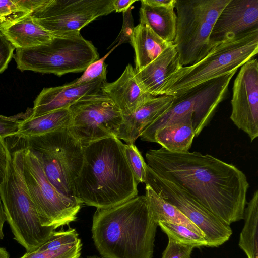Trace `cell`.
Returning <instances> with one entry per match:
<instances>
[{"label": "cell", "instance_id": "cell-4", "mask_svg": "<svg viewBox=\"0 0 258 258\" xmlns=\"http://www.w3.org/2000/svg\"><path fill=\"white\" fill-rule=\"evenodd\" d=\"M258 53V30L216 45L200 61L182 67L166 79L162 95L177 98L197 86L237 71Z\"/></svg>", "mask_w": 258, "mask_h": 258}, {"label": "cell", "instance_id": "cell-13", "mask_svg": "<svg viewBox=\"0 0 258 258\" xmlns=\"http://www.w3.org/2000/svg\"><path fill=\"white\" fill-rule=\"evenodd\" d=\"M177 23L173 42L183 67L193 65L204 58L213 48L210 36L213 27L196 10L192 0H176Z\"/></svg>", "mask_w": 258, "mask_h": 258}, {"label": "cell", "instance_id": "cell-42", "mask_svg": "<svg viewBox=\"0 0 258 258\" xmlns=\"http://www.w3.org/2000/svg\"><path fill=\"white\" fill-rule=\"evenodd\" d=\"M6 221V217L0 194V240L3 239L4 236L3 230V226Z\"/></svg>", "mask_w": 258, "mask_h": 258}, {"label": "cell", "instance_id": "cell-35", "mask_svg": "<svg viewBox=\"0 0 258 258\" xmlns=\"http://www.w3.org/2000/svg\"><path fill=\"white\" fill-rule=\"evenodd\" d=\"M24 14L16 0H0V23Z\"/></svg>", "mask_w": 258, "mask_h": 258}, {"label": "cell", "instance_id": "cell-11", "mask_svg": "<svg viewBox=\"0 0 258 258\" xmlns=\"http://www.w3.org/2000/svg\"><path fill=\"white\" fill-rule=\"evenodd\" d=\"M69 109L72 122L68 128L83 146L104 138H117L122 114L103 92L82 98Z\"/></svg>", "mask_w": 258, "mask_h": 258}, {"label": "cell", "instance_id": "cell-7", "mask_svg": "<svg viewBox=\"0 0 258 258\" xmlns=\"http://www.w3.org/2000/svg\"><path fill=\"white\" fill-rule=\"evenodd\" d=\"M236 71L200 84L174 98L170 107L144 130L141 139L153 142L158 130L186 114L192 115L195 137H198L210 122L219 104L226 98L229 84Z\"/></svg>", "mask_w": 258, "mask_h": 258}, {"label": "cell", "instance_id": "cell-34", "mask_svg": "<svg viewBox=\"0 0 258 258\" xmlns=\"http://www.w3.org/2000/svg\"><path fill=\"white\" fill-rule=\"evenodd\" d=\"M194 247L177 242L168 238V244L162 258H190Z\"/></svg>", "mask_w": 258, "mask_h": 258}, {"label": "cell", "instance_id": "cell-1", "mask_svg": "<svg viewBox=\"0 0 258 258\" xmlns=\"http://www.w3.org/2000/svg\"><path fill=\"white\" fill-rule=\"evenodd\" d=\"M145 156L156 174L181 186L222 221L230 226L243 219L249 185L234 165L208 154L173 153L162 147Z\"/></svg>", "mask_w": 258, "mask_h": 258}, {"label": "cell", "instance_id": "cell-18", "mask_svg": "<svg viewBox=\"0 0 258 258\" xmlns=\"http://www.w3.org/2000/svg\"><path fill=\"white\" fill-rule=\"evenodd\" d=\"M174 99L165 94L153 96L132 114L122 115L117 138L134 144L144 130L170 107Z\"/></svg>", "mask_w": 258, "mask_h": 258}, {"label": "cell", "instance_id": "cell-25", "mask_svg": "<svg viewBox=\"0 0 258 258\" xmlns=\"http://www.w3.org/2000/svg\"><path fill=\"white\" fill-rule=\"evenodd\" d=\"M145 191V196L152 217L157 224L165 222L183 225L205 237L203 232L178 209L159 196L149 185H146Z\"/></svg>", "mask_w": 258, "mask_h": 258}, {"label": "cell", "instance_id": "cell-12", "mask_svg": "<svg viewBox=\"0 0 258 258\" xmlns=\"http://www.w3.org/2000/svg\"><path fill=\"white\" fill-rule=\"evenodd\" d=\"M23 148L11 153L0 194L9 225L24 229L34 225L39 215L23 175Z\"/></svg>", "mask_w": 258, "mask_h": 258}, {"label": "cell", "instance_id": "cell-26", "mask_svg": "<svg viewBox=\"0 0 258 258\" xmlns=\"http://www.w3.org/2000/svg\"><path fill=\"white\" fill-rule=\"evenodd\" d=\"M244 224L238 245L247 258H258V191L256 190L244 211Z\"/></svg>", "mask_w": 258, "mask_h": 258}, {"label": "cell", "instance_id": "cell-40", "mask_svg": "<svg viewBox=\"0 0 258 258\" xmlns=\"http://www.w3.org/2000/svg\"><path fill=\"white\" fill-rule=\"evenodd\" d=\"M136 0H113V5L116 12H124L127 11Z\"/></svg>", "mask_w": 258, "mask_h": 258}, {"label": "cell", "instance_id": "cell-29", "mask_svg": "<svg viewBox=\"0 0 258 258\" xmlns=\"http://www.w3.org/2000/svg\"><path fill=\"white\" fill-rule=\"evenodd\" d=\"M230 0H192L196 10L212 27Z\"/></svg>", "mask_w": 258, "mask_h": 258}, {"label": "cell", "instance_id": "cell-27", "mask_svg": "<svg viewBox=\"0 0 258 258\" xmlns=\"http://www.w3.org/2000/svg\"><path fill=\"white\" fill-rule=\"evenodd\" d=\"M158 225L167 235L168 238L177 242L192 246L194 248L207 247V242L204 236L184 226L165 222H159Z\"/></svg>", "mask_w": 258, "mask_h": 258}, {"label": "cell", "instance_id": "cell-36", "mask_svg": "<svg viewBox=\"0 0 258 258\" xmlns=\"http://www.w3.org/2000/svg\"><path fill=\"white\" fill-rule=\"evenodd\" d=\"M16 116L7 117L0 114V138L15 136L21 122Z\"/></svg>", "mask_w": 258, "mask_h": 258}, {"label": "cell", "instance_id": "cell-10", "mask_svg": "<svg viewBox=\"0 0 258 258\" xmlns=\"http://www.w3.org/2000/svg\"><path fill=\"white\" fill-rule=\"evenodd\" d=\"M145 183L178 209L203 232L207 247H219L230 238L232 231L229 225L203 207L181 186L158 175L147 164Z\"/></svg>", "mask_w": 258, "mask_h": 258}, {"label": "cell", "instance_id": "cell-44", "mask_svg": "<svg viewBox=\"0 0 258 258\" xmlns=\"http://www.w3.org/2000/svg\"><path fill=\"white\" fill-rule=\"evenodd\" d=\"M87 258H100L97 256H88Z\"/></svg>", "mask_w": 258, "mask_h": 258}, {"label": "cell", "instance_id": "cell-14", "mask_svg": "<svg viewBox=\"0 0 258 258\" xmlns=\"http://www.w3.org/2000/svg\"><path fill=\"white\" fill-rule=\"evenodd\" d=\"M231 104V120L252 142L258 137L257 58H252L241 67L234 81Z\"/></svg>", "mask_w": 258, "mask_h": 258}, {"label": "cell", "instance_id": "cell-16", "mask_svg": "<svg viewBox=\"0 0 258 258\" xmlns=\"http://www.w3.org/2000/svg\"><path fill=\"white\" fill-rule=\"evenodd\" d=\"M106 74L90 82L75 84L72 82L57 87L44 88L34 101L30 117H36L50 112L69 108L78 100L102 92Z\"/></svg>", "mask_w": 258, "mask_h": 258}, {"label": "cell", "instance_id": "cell-33", "mask_svg": "<svg viewBox=\"0 0 258 258\" xmlns=\"http://www.w3.org/2000/svg\"><path fill=\"white\" fill-rule=\"evenodd\" d=\"M132 9V7H130L127 11L123 13V23L121 30L116 39L108 49L116 45V43L118 46L124 43H131L135 29Z\"/></svg>", "mask_w": 258, "mask_h": 258}, {"label": "cell", "instance_id": "cell-30", "mask_svg": "<svg viewBox=\"0 0 258 258\" xmlns=\"http://www.w3.org/2000/svg\"><path fill=\"white\" fill-rule=\"evenodd\" d=\"M81 239L77 242L56 250L26 252L20 258H79L82 249Z\"/></svg>", "mask_w": 258, "mask_h": 258}, {"label": "cell", "instance_id": "cell-38", "mask_svg": "<svg viewBox=\"0 0 258 258\" xmlns=\"http://www.w3.org/2000/svg\"><path fill=\"white\" fill-rule=\"evenodd\" d=\"M10 154L4 139L0 138V185L6 176Z\"/></svg>", "mask_w": 258, "mask_h": 258}, {"label": "cell", "instance_id": "cell-5", "mask_svg": "<svg viewBox=\"0 0 258 258\" xmlns=\"http://www.w3.org/2000/svg\"><path fill=\"white\" fill-rule=\"evenodd\" d=\"M99 57L95 46L80 33L53 36L49 41L34 47L16 49L13 57L21 71L59 76L85 71Z\"/></svg>", "mask_w": 258, "mask_h": 258}, {"label": "cell", "instance_id": "cell-39", "mask_svg": "<svg viewBox=\"0 0 258 258\" xmlns=\"http://www.w3.org/2000/svg\"><path fill=\"white\" fill-rule=\"evenodd\" d=\"M46 0H16L22 11L25 13H31L42 6Z\"/></svg>", "mask_w": 258, "mask_h": 258}, {"label": "cell", "instance_id": "cell-9", "mask_svg": "<svg viewBox=\"0 0 258 258\" xmlns=\"http://www.w3.org/2000/svg\"><path fill=\"white\" fill-rule=\"evenodd\" d=\"M113 0H46L30 13L53 36L78 34L96 18L114 11Z\"/></svg>", "mask_w": 258, "mask_h": 258}, {"label": "cell", "instance_id": "cell-41", "mask_svg": "<svg viewBox=\"0 0 258 258\" xmlns=\"http://www.w3.org/2000/svg\"><path fill=\"white\" fill-rule=\"evenodd\" d=\"M146 4L153 6H175L176 0H143Z\"/></svg>", "mask_w": 258, "mask_h": 258}, {"label": "cell", "instance_id": "cell-24", "mask_svg": "<svg viewBox=\"0 0 258 258\" xmlns=\"http://www.w3.org/2000/svg\"><path fill=\"white\" fill-rule=\"evenodd\" d=\"M30 115L21 120L15 136L23 139L39 136L68 128L72 122V115L69 108L55 110L33 118L29 117Z\"/></svg>", "mask_w": 258, "mask_h": 258}, {"label": "cell", "instance_id": "cell-28", "mask_svg": "<svg viewBox=\"0 0 258 258\" xmlns=\"http://www.w3.org/2000/svg\"><path fill=\"white\" fill-rule=\"evenodd\" d=\"M123 149L137 184L138 185L140 183H145L146 177L147 163L141 152L134 144H124Z\"/></svg>", "mask_w": 258, "mask_h": 258}, {"label": "cell", "instance_id": "cell-6", "mask_svg": "<svg viewBox=\"0 0 258 258\" xmlns=\"http://www.w3.org/2000/svg\"><path fill=\"white\" fill-rule=\"evenodd\" d=\"M23 139L26 147L39 157L51 184L63 196L77 199L75 181L83 165L84 151L82 145L69 128Z\"/></svg>", "mask_w": 258, "mask_h": 258}, {"label": "cell", "instance_id": "cell-21", "mask_svg": "<svg viewBox=\"0 0 258 258\" xmlns=\"http://www.w3.org/2000/svg\"><path fill=\"white\" fill-rule=\"evenodd\" d=\"M192 118L186 114L168 122L155 132L153 142L171 152H188L195 137Z\"/></svg>", "mask_w": 258, "mask_h": 258}, {"label": "cell", "instance_id": "cell-43", "mask_svg": "<svg viewBox=\"0 0 258 258\" xmlns=\"http://www.w3.org/2000/svg\"><path fill=\"white\" fill-rule=\"evenodd\" d=\"M9 253L3 247H0V258H9Z\"/></svg>", "mask_w": 258, "mask_h": 258}, {"label": "cell", "instance_id": "cell-22", "mask_svg": "<svg viewBox=\"0 0 258 258\" xmlns=\"http://www.w3.org/2000/svg\"><path fill=\"white\" fill-rule=\"evenodd\" d=\"M172 43L162 39L146 22L140 19V23L135 27L131 42L135 54V71L144 68Z\"/></svg>", "mask_w": 258, "mask_h": 258}, {"label": "cell", "instance_id": "cell-2", "mask_svg": "<svg viewBox=\"0 0 258 258\" xmlns=\"http://www.w3.org/2000/svg\"><path fill=\"white\" fill-rule=\"evenodd\" d=\"M123 145L111 137L83 146V163L75 181V197L81 204L106 209L138 196Z\"/></svg>", "mask_w": 258, "mask_h": 258}, {"label": "cell", "instance_id": "cell-23", "mask_svg": "<svg viewBox=\"0 0 258 258\" xmlns=\"http://www.w3.org/2000/svg\"><path fill=\"white\" fill-rule=\"evenodd\" d=\"M140 19L146 22L163 40L173 43L176 35L175 6H153L141 1Z\"/></svg>", "mask_w": 258, "mask_h": 258}, {"label": "cell", "instance_id": "cell-15", "mask_svg": "<svg viewBox=\"0 0 258 258\" xmlns=\"http://www.w3.org/2000/svg\"><path fill=\"white\" fill-rule=\"evenodd\" d=\"M258 30V0H230L213 27L212 47L249 31Z\"/></svg>", "mask_w": 258, "mask_h": 258}, {"label": "cell", "instance_id": "cell-31", "mask_svg": "<svg viewBox=\"0 0 258 258\" xmlns=\"http://www.w3.org/2000/svg\"><path fill=\"white\" fill-rule=\"evenodd\" d=\"M80 239L76 229L69 227V229L65 231H54L49 239L37 250H56L73 244Z\"/></svg>", "mask_w": 258, "mask_h": 258}, {"label": "cell", "instance_id": "cell-32", "mask_svg": "<svg viewBox=\"0 0 258 258\" xmlns=\"http://www.w3.org/2000/svg\"><path fill=\"white\" fill-rule=\"evenodd\" d=\"M118 46L116 44L104 57L90 64L84 71L83 75L80 78L72 81V82L75 84L87 83L107 74V66L105 63V60Z\"/></svg>", "mask_w": 258, "mask_h": 258}, {"label": "cell", "instance_id": "cell-19", "mask_svg": "<svg viewBox=\"0 0 258 258\" xmlns=\"http://www.w3.org/2000/svg\"><path fill=\"white\" fill-rule=\"evenodd\" d=\"M183 66L178 53L172 43L155 59L143 69L136 71L142 88L153 96L162 95V88L168 77Z\"/></svg>", "mask_w": 258, "mask_h": 258}, {"label": "cell", "instance_id": "cell-8", "mask_svg": "<svg viewBox=\"0 0 258 258\" xmlns=\"http://www.w3.org/2000/svg\"><path fill=\"white\" fill-rule=\"evenodd\" d=\"M23 175L41 225L55 229L76 220L81 204L60 194L49 182L36 153L23 148Z\"/></svg>", "mask_w": 258, "mask_h": 258}, {"label": "cell", "instance_id": "cell-3", "mask_svg": "<svg viewBox=\"0 0 258 258\" xmlns=\"http://www.w3.org/2000/svg\"><path fill=\"white\" fill-rule=\"evenodd\" d=\"M92 222V239L103 258H152L158 225L145 195L97 209Z\"/></svg>", "mask_w": 258, "mask_h": 258}, {"label": "cell", "instance_id": "cell-37", "mask_svg": "<svg viewBox=\"0 0 258 258\" xmlns=\"http://www.w3.org/2000/svg\"><path fill=\"white\" fill-rule=\"evenodd\" d=\"M15 47L0 32V74L8 67L14 55Z\"/></svg>", "mask_w": 258, "mask_h": 258}, {"label": "cell", "instance_id": "cell-17", "mask_svg": "<svg viewBox=\"0 0 258 258\" xmlns=\"http://www.w3.org/2000/svg\"><path fill=\"white\" fill-rule=\"evenodd\" d=\"M102 92L113 101L122 115L132 114L153 97L142 88L135 69L130 64L116 80L104 84Z\"/></svg>", "mask_w": 258, "mask_h": 258}, {"label": "cell", "instance_id": "cell-20", "mask_svg": "<svg viewBox=\"0 0 258 258\" xmlns=\"http://www.w3.org/2000/svg\"><path fill=\"white\" fill-rule=\"evenodd\" d=\"M0 32L16 49L34 47L53 37L34 21L30 13L0 23Z\"/></svg>", "mask_w": 258, "mask_h": 258}]
</instances>
